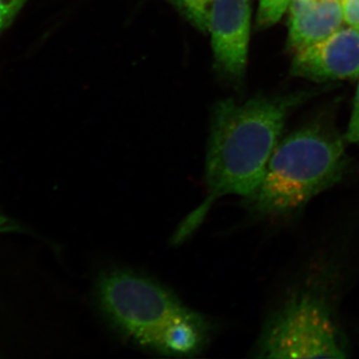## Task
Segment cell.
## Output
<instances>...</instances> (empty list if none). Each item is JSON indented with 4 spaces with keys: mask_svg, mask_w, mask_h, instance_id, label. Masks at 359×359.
<instances>
[{
    "mask_svg": "<svg viewBox=\"0 0 359 359\" xmlns=\"http://www.w3.org/2000/svg\"><path fill=\"white\" fill-rule=\"evenodd\" d=\"M290 72L313 81L359 76V28L339 29L327 39L294 52Z\"/></svg>",
    "mask_w": 359,
    "mask_h": 359,
    "instance_id": "8992f818",
    "label": "cell"
},
{
    "mask_svg": "<svg viewBox=\"0 0 359 359\" xmlns=\"http://www.w3.org/2000/svg\"><path fill=\"white\" fill-rule=\"evenodd\" d=\"M306 97L302 92L276 98H255L242 104L233 99L217 103L205 159L209 194L204 204L182 224L175 237L176 242L199 226L212 201L226 195L247 199L256 192L287 115Z\"/></svg>",
    "mask_w": 359,
    "mask_h": 359,
    "instance_id": "6da1fadb",
    "label": "cell"
},
{
    "mask_svg": "<svg viewBox=\"0 0 359 359\" xmlns=\"http://www.w3.org/2000/svg\"><path fill=\"white\" fill-rule=\"evenodd\" d=\"M287 47L302 50L327 39L344 20L340 0H292Z\"/></svg>",
    "mask_w": 359,
    "mask_h": 359,
    "instance_id": "52a82bcc",
    "label": "cell"
},
{
    "mask_svg": "<svg viewBox=\"0 0 359 359\" xmlns=\"http://www.w3.org/2000/svg\"><path fill=\"white\" fill-rule=\"evenodd\" d=\"M292 0H259L257 25L259 28L275 25L283 18Z\"/></svg>",
    "mask_w": 359,
    "mask_h": 359,
    "instance_id": "30bf717a",
    "label": "cell"
},
{
    "mask_svg": "<svg viewBox=\"0 0 359 359\" xmlns=\"http://www.w3.org/2000/svg\"><path fill=\"white\" fill-rule=\"evenodd\" d=\"M299 283L266 321L257 358H347L351 346L337 313V278L330 269Z\"/></svg>",
    "mask_w": 359,
    "mask_h": 359,
    "instance_id": "3957f363",
    "label": "cell"
},
{
    "mask_svg": "<svg viewBox=\"0 0 359 359\" xmlns=\"http://www.w3.org/2000/svg\"><path fill=\"white\" fill-rule=\"evenodd\" d=\"M96 297L111 323L140 346L167 321L188 309L169 290L131 271L103 273L97 282Z\"/></svg>",
    "mask_w": 359,
    "mask_h": 359,
    "instance_id": "277c9868",
    "label": "cell"
},
{
    "mask_svg": "<svg viewBox=\"0 0 359 359\" xmlns=\"http://www.w3.org/2000/svg\"><path fill=\"white\" fill-rule=\"evenodd\" d=\"M344 140L337 132L309 125L287 135L271 154L248 208L262 218L280 219L302 211L344 179L347 170Z\"/></svg>",
    "mask_w": 359,
    "mask_h": 359,
    "instance_id": "7a4b0ae2",
    "label": "cell"
},
{
    "mask_svg": "<svg viewBox=\"0 0 359 359\" xmlns=\"http://www.w3.org/2000/svg\"><path fill=\"white\" fill-rule=\"evenodd\" d=\"M200 32H207L214 0H166Z\"/></svg>",
    "mask_w": 359,
    "mask_h": 359,
    "instance_id": "9c48e42d",
    "label": "cell"
},
{
    "mask_svg": "<svg viewBox=\"0 0 359 359\" xmlns=\"http://www.w3.org/2000/svg\"><path fill=\"white\" fill-rule=\"evenodd\" d=\"M346 141L349 143H358L359 142V83L354 97L353 110L347 128Z\"/></svg>",
    "mask_w": 359,
    "mask_h": 359,
    "instance_id": "7c38bea8",
    "label": "cell"
},
{
    "mask_svg": "<svg viewBox=\"0 0 359 359\" xmlns=\"http://www.w3.org/2000/svg\"><path fill=\"white\" fill-rule=\"evenodd\" d=\"M252 8L250 0H214L209 14L217 67L226 76L242 79L247 66Z\"/></svg>",
    "mask_w": 359,
    "mask_h": 359,
    "instance_id": "5b68a950",
    "label": "cell"
},
{
    "mask_svg": "<svg viewBox=\"0 0 359 359\" xmlns=\"http://www.w3.org/2000/svg\"><path fill=\"white\" fill-rule=\"evenodd\" d=\"M25 226L0 212V235H2V233H25Z\"/></svg>",
    "mask_w": 359,
    "mask_h": 359,
    "instance_id": "5bb4252c",
    "label": "cell"
},
{
    "mask_svg": "<svg viewBox=\"0 0 359 359\" xmlns=\"http://www.w3.org/2000/svg\"><path fill=\"white\" fill-rule=\"evenodd\" d=\"M342 13L346 23L351 27L359 28V7L351 0H340Z\"/></svg>",
    "mask_w": 359,
    "mask_h": 359,
    "instance_id": "4fadbf2b",
    "label": "cell"
},
{
    "mask_svg": "<svg viewBox=\"0 0 359 359\" xmlns=\"http://www.w3.org/2000/svg\"><path fill=\"white\" fill-rule=\"evenodd\" d=\"M28 0H0V36L13 25Z\"/></svg>",
    "mask_w": 359,
    "mask_h": 359,
    "instance_id": "8fae6325",
    "label": "cell"
},
{
    "mask_svg": "<svg viewBox=\"0 0 359 359\" xmlns=\"http://www.w3.org/2000/svg\"><path fill=\"white\" fill-rule=\"evenodd\" d=\"M351 1L354 2L359 7V0H351Z\"/></svg>",
    "mask_w": 359,
    "mask_h": 359,
    "instance_id": "9a60e30c",
    "label": "cell"
},
{
    "mask_svg": "<svg viewBox=\"0 0 359 359\" xmlns=\"http://www.w3.org/2000/svg\"><path fill=\"white\" fill-rule=\"evenodd\" d=\"M209 332L207 320L187 309L156 330L142 347L163 355L194 356L204 348Z\"/></svg>",
    "mask_w": 359,
    "mask_h": 359,
    "instance_id": "ba28073f",
    "label": "cell"
}]
</instances>
